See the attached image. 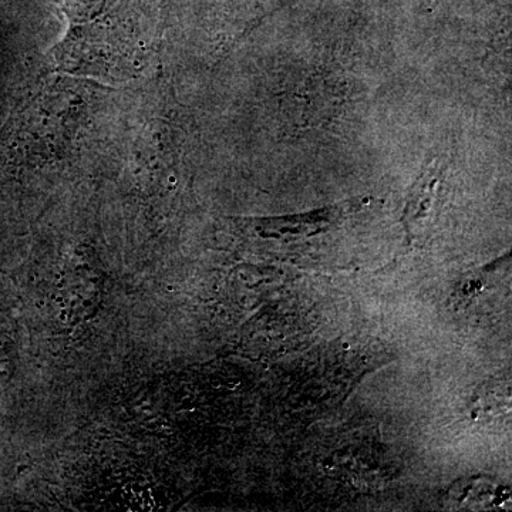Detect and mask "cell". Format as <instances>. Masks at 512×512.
<instances>
[{
	"mask_svg": "<svg viewBox=\"0 0 512 512\" xmlns=\"http://www.w3.org/2000/svg\"><path fill=\"white\" fill-rule=\"evenodd\" d=\"M69 22L66 39H100L128 28L123 0H57Z\"/></svg>",
	"mask_w": 512,
	"mask_h": 512,
	"instance_id": "cell-1",
	"label": "cell"
}]
</instances>
